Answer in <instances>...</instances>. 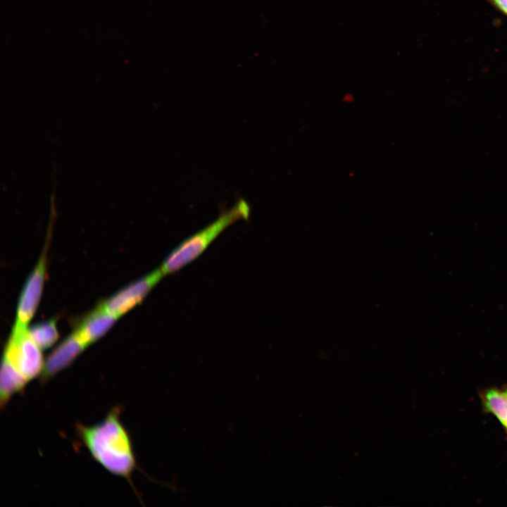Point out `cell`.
Here are the masks:
<instances>
[{"instance_id":"9","label":"cell","mask_w":507,"mask_h":507,"mask_svg":"<svg viewBox=\"0 0 507 507\" xmlns=\"http://www.w3.org/2000/svg\"><path fill=\"white\" fill-rule=\"evenodd\" d=\"M501 11L507 15V0H491Z\"/></svg>"},{"instance_id":"5","label":"cell","mask_w":507,"mask_h":507,"mask_svg":"<svg viewBox=\"0 0 507 507\" xmlns=\"http://www.w3.org/2000/svg\"><path fill=\"white\" fill-rule=\"evenodd\" d=\"M46 261L43 254L23 286L18 301L16 325L27 327L37 311L45 281Z\"/></svg>"},{"instance_id":"3","label":"cell","mask_w":507,"mask_h":507,"mask_svg":"<svg viewBox=\"0 0 507 507\" xmlns=\"http://www.w3.org/2000/svg\"><path fill=\"white\" fill-rule=\"evenodd\" d=\"M42 351L30 335L28 327L14 325L1 363L8 365L30 382L41 376L43 372L45 360Z\"/></svg>"},{"instance_id":"8","label":"cell","mask_w":507,"mask_h":507,"mask_svg":"<svg viewBox=\"0 0 507 507\" xmlns=\"http://www.w3.org/2000/svg\"><path fill=\"white\" fill-rule=\"evenodd\" d=\"M35 342L42 349L51 347L59 337L55 319H49L28 327Z\"/></svg>"},{"instance_id":"6","label":"cell","mask_w":507,"mask_h":507,"mask_svg":"<svg viewBox=\"0 0 507 507\" xmlns=\"http://www.w3.org/2000/svg\"><path fill=\"white\" fill-rule=\"evenodd\" d=\"M86 347L87 345L74 332L65 338L46 358L40 376L42 382L51 380L70 366Z\"/></svg>"},{"instance_id":"4","label":"cell","mask_w":507,"mask_h":507,"mask_svg":"<svg viewBox=\"0 0 507 507\" xmlns=\"http://www.w3.org/2000/svg\"><path fill=\"white\" fill-rule=\"evenodd\" d=\"M164 276L160 268L130 283L102 303L118 318L140 303Z\"/></svg>"},{"instance_id":"7","label":"cell","mask_w":507,"mask_h":507,"mask_svg":"<svg viewBox=\"0 0 507 507\" xmlns=\"http://www.w3.org/2000/svg\"><path fill=\"white\" fill-rule=\"evenodd\" d=\"M117 319L101 303L79 322L74 332L88 346L105 334Z\"/></svg>"},{"instance_id":"10","label":"cell","mask_w":507,"mask_h":507,"mask_svg":"<svg viewBox=\"0 0 507 507\" xmlns=\"http://www.w3.org/2000/svg\"><path fill=\"white\" fill-rule=\"evenodd\" d=\"M504 426L507 428V422L506 423V424L504 425Z\"/></svg>"},{"instance_id":"2","label":"cell","mask_w":507,"mask_h":507,"mask_svg":"<svg viewBox=\"0 0 507 507\" xmlns=\"http://www.w3.org/2000/svg\"><path fill=\"white\" fill-rule=\"evenodd\" d=\"M250 207L240 199L215 221L185 239L164 259L159 268L164 275L175 273L199 258L226 228L240 220H246Z\"/></svg>"},{"instance_id":"1","label":"cell","mask_w":507,"mask_h":507,"mask_svg":"<svg viewBox=\"0 0 507 507\" xmlns=\"http://www.w3.org/2000/svg\"><path fill=\"white\" fill-rule=\"evenodd\" d=\"M120 408L115 407L101 422L90 426L77 425L80 439L90 456L113 475L130 483L137 461L130 435L120 420Z\"/></svg>"}]
</instances>
